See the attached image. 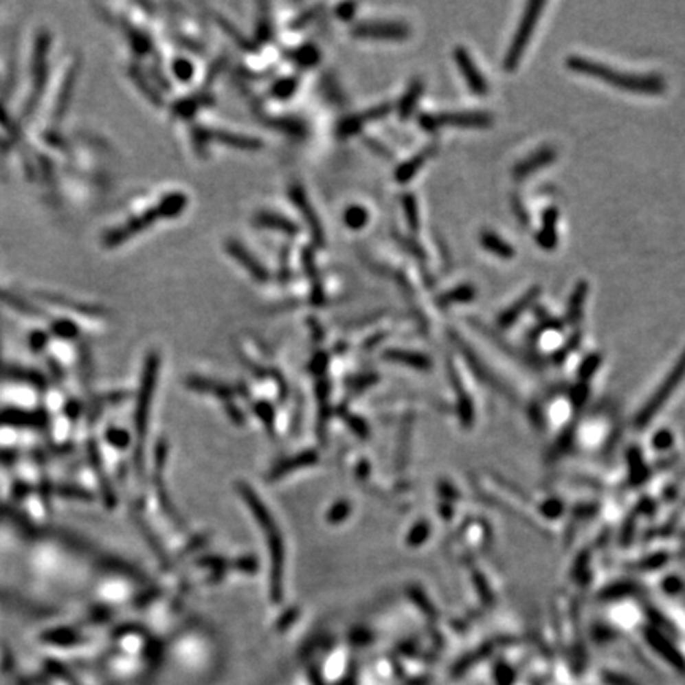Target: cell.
<instances>
[{"instance_id": "cell-40", "label": "cell", "mask_w": 685, "mask_h": 685, "mask_svg": "<svg viewBox=\"0 0 685 685\" xmlns=\"http://www.w3.org/2000/svg\"><path fill=\"white\" fill-rule=\"evenodd\" d=\"M223 67H224V59L216 60V63H214L213 65H211V69L208 70V74H207V76H208V78H207V83H208V85H210V83H213L216 76L219 75V71L223 70Z\"/></svg>"}, {"instance_id": "cell-16", "label": "cell", "mask_w": 685, "mask_h": 685, "mask_svg": "<svg viewBox=\"0 0 685 685\" xmlns=\"http://www.w3.org/2000/svg\"><path fill=\"white\" fill-rule=\"evenodd\" d=\"M252 221H254L257 227L281 232V234H284L287 236H295L298 232H300L298 225L293 223V221L286 218V216L275 213V211H267V210L257 211Z\"/></svg>"}, {"instance_id": "cell-41", "label": "cell", "mask_w": 685, "mask_h": 685, "mask_svg": "<svg viewBox=\"0 0 685 685\" xmlns=\"http://www.w3.org/2000/svg\"><path fill=\"white\" fill-rule=\"evenodd\" d=\"M513 207H514V211H516L519 221H522L524 224H527L528 223V214H527V211H525L522 202H519L517 199H514L513 200Z\"/></svg>"}, {"instance_id": "cell-7", "label": "cell", "mask_w": 685, "mask_h": 685, "mask_svg": "<svg viewBox=\"0 0 685 685\" xmlns=\"http://www.w3.org/2000/svg\"><path fill=\"white\" fill-rule=\"evenodd\" d=\"M394 110V105L389 104V102H384V104H378L368 110H363L357 113V115H351L343 117L341 121L338 122L337 133L339 138H349L357 135L363 131V127L370 124V122L384 120L390 115V111Z\"/></svg>"}, {"instance_id": "cell-13", "label": "cell", "mask_w": 685, "mask_h": 685, "mask_svg": "<svg viewBox=\"0 0 685 685\" xmlns=\"http://www.w3.org/2000/svg\"><path fill=\"white\" fill-rule=\"evenodd\" d=\"M539 295H541L539 286L530 287V289L527 292H524V295L519 297L511 306L502 311V314L498 316V326L502 328H509L511 326H514V324L517 322V319L537 303Z\"/></svg>"}, {"instance_id": "cell-33", "label": "cell", "mask_w": 685, "mask_h": 685, "mask_svg": "<svg viewBox=\"0 0 685 685\" xmlns=\"http://www.w3.org/2000/svg\"><path fill=\"white\" fill-rule=\"evenodd\" d=\"M172 71L175 78L181 83H189L194 78V64L184 58H177L172 64Z\"/></svg>"}, {"instance_id": "cell-6", "label": "cell", "mask_w": 685, "mask_h": 685, "mask_svg": "<svg viewBox=\"0 0 685 685\" xmlns=\"http://www.w3.org/2000/svg\"><path fill=\"white\" fill-rule=\"evenodd\" d=\"M162 219L161 210L157 208V205L154 208H148L143 213L133 216L132 219H128L126 224H122L121 227L113 229L111 232H108L105 235V245L108 248H115V246H120L127 241L132 236H135L137 234H142L148 227H151L153 224H156L157 221Z\"/></svg>"}, {"instance_id": "cell-28", "label": "cell", "mask_w": 685, "mask_h": 685, "mask_svg": "<svg viewBox=\"0 0 685 685\" xmlns=\"http://www.w3.org/2000/svg\"><path fill=\"white\" fill-rule=\"evenodd\" d=\"M401 208H403L406 224L411 232H417L420 229V216H419V205L414 194L406 192L401 195Z\"/></svg>"}, {"instance_id": "cell-27", "label": "cell", "mask_w": 685, "mask_h": 685, "mask_svg": "<svg viewBox=\"0 0 685 685\" xmlns=\"http://www.w3.org/2000/svg\"><path fill=\"white\" fill-rule=\"evenodd\" d=\"M289 58L300 69H311V67L317 65L319 60H321V51H319L317 46L308 43L291 51Z\"/></svg>"}, {"instance_id": "cell-30", "label": "cell", "mask_w": 685, "mask_h": 685, "mask_svg": "<svg viewBox=\"0 0 685 685\" xmlns=\"http://www.w3.org/2000/svg\"><path fill=\"white\" fill-rule=\"evenodd\" d=\"M298 83H300V81H298L297 76H286V78L275 81V85H273L270 89V94L278 100H287L295 94Z\"/></svg>"}, {"instance_id": "cell-18", "label": "cell", "mask_w": 685, "mask_h": 685, "mask_svg": "<svg viewBox=\"0 0 685 685\" xmlns=\"http://www.w3.org/2000/svg\"><path fill=\"white\" fill-rule=\"evenodd\" d=\"M587 295H589V282L584 280L576 282V286L573 287V291H571L568 297V303H566V319H568V322L573 324V326L581 322L582 314H584Z\"/></svg>"}, {"instance_id": "cell-36", "label": "cell", "mask_w": 685, "mask_h": 685, "mask_svg": "<svg viewBox=\"0 0 685 685\" xmlns=\"http://www.w3.org/2000/svg\"><path fill=\"white\" fill-rule=\"evenodd\" d=\"M395 238H396V243H398L405 251H408L411 256H414L417 260L425 262V259H427L425 251L419 243H417V241H414L413 238H409V236H403V235H398V234L395 235Z\"/></svg>"}, {"instance_id": "cell-34", "label": "cell", "mask_w": 685, "mask_h": 685, "mask_svg": "<svg viewBox=\"0 0 685 685\" xmlns=\"http://www.w3.org/2000/svg\"><path fill=\"white\" fill-rule=\"evenodd\" d=\"M273 35V27L269 13L262 12L259 19H257V27H256V40L254 42L257 45L260 43H269Z\"/></svg>"}, {"instance_id": "cell-35", "label": "cell", "mask_w": 685, "mask_h": 685, "mask_svg": "<svg viewBox=\"0 0 685 685\" xmlns=\"http://www.w3.org/2000/svg\"><path fill=\"white\" fill-rule=\"evenodd\" d=\"M322 5H314V7L311 8H308L305 10V12L298 14V16L293 19V21L291 23L289 27L292 30H300L303 27H306L308 24H311L313 21H316V19L321 16V12H322Z\"/></svg>"}, {"instance_id": "cell-20", "label": "cell", "mask_w": 685, "mask_h": 685, "mask_svg": "<svg viewBox=\"0 0 685 685\" xmlns=\"http://www.w3.org/2000/svg\"><path fill=\"white\" fill-rule=\"evenodd\" d=\"M214 104V97L208 94V92H199V94L189 96L186 99H181L177 104L173 105L172 111L173 116L181 117V120H190L195 113H197L199 108L208 106Z\"/></svg>"}, {"instance_id": "cell-19", "label": "cell", "mask_w": 685, "mask_h": 685, "mask_svg": "<svg viewBox=\"0 0 685 685\" xmlns=\"http://www.w3.org/2000/svg\"><path fill=\"white\" fill-rule=\"evenodd\" d=\"M479 243L486 251L491 252V254L499 257V259H513L516 256V251H514L513 245L508 243L506 240L502 238L495 232L484 229L481 234H479Z\"/></svg>"}, {"instance_id": "cell-12", "label": "cell", "mask_w": 685, "mask_h": 685, "mask_svg": "<svg viewBox=\"0 0 685 685\" xmlns=\"http://www.w3.org/2000/svg\"><path fill=\"white\" fill-rule=\"evenodd\" d=\"M436 151H438V145L436 143H431V145L425 146L424 149H420L419 153H416L414 156H411L408 161L401 162L394 172L395 181L400 183V184L409 183L411 179H413L416 175L420 172L422 167H424L427 164V161H430V159L435 156Z\"/></svg>"}, {"instance_id": "cell-21", "label": "cell", "mask_w": 685, "mask_h": 685, "mask_svg": "<svg viewBox=\"0 0 685 685\" xmlns=\"http://www.w3.org/2000/svg\"><path fill=\"white\" fill-rule=\"evenodd\" d=\"M422 94H424V81L420 78H414L408 85V87H406L405 94L401 96L398 106H396V111H398V117L401 121L409 120L413 116L417 102L420 100Z\"/></svg>"}, {"instance_id": "cell-14", "label": "cell", "mask_w": 685, "mask_h": 685, "mask_svg": "<svg viewBox=\"0 0 685 685\" xmlns=\"http://www.w3.org/2000/svg\"><path fill=\"white\" fill-rule=\"evenodd\" d=\"M559 218L560 213L555 207H548L543 211V214H541V227L537 234V243L539 245V248L546 251H552L557 248Z\"/></svg>"}, {"instance_id": "cell-22", "label": "cell", "mask_w": 685, "mask_h": 685, "mask_svg": "<svg viewBox=\"0 0 685 685\" xmlns=\"http://www.w3.org/2000/svg\"><path fill=\"white\" fill-rule=\"evenodd\" d=\"M211 18H213V21L219 25V29L223 30L225 35H229V38L234 40L235 45L240 46V48H243L246 53H256V51L259 49V45H257L254 40L245 37V35L241 34L240 30L229 21V19H225L223 14L213 12Z\"/></svg>"}, {"instance_id": "cell-25", "label": "cell", "mask_w": 685, "mask_h": 685, "mask_svg": "<svg viewBox=\"0 0 685 685\" xmlns=\"http://www.w3.org/2000/svg\"><path fill=\"white\" fill-rule=\"evenodd\" d=\"M131 76H132L133 83L137 85L138 89L143 92V96H145L146 99L149 100V104H153L154 106H157V108L164 106L162 94L156 89V86L153 85V81L149 80L148 75L143 74V71L140 69H137V67H132Z\"/></svg>"}, {"instance_id": "cell-10", "label": "cell", "mask_w": 685, "mask_h": 685, "mask_svg": "<svg viewBox=\"0 0 685 685\" xmlns=\"http://www.w3.org/2000/svg\"><path fill=\"white\" fill-rule=\"evenodd\" d=\"M224 248L232 259H234L236 264L243 267L246 273H249L257 282L270 281V273L267 270V267L262 264V262L257 259V257L252 254L243 243H240V241L235 238H229L225 240Z\"/></svg>"}, {"instance_id": "cell-37", "label": "cell", "mask_w": 685, "mask_h": 685, "mask_svg": "<svg viewBox=\"0 0 685 685\" xmlns=\"http://www.w3.org/2000/svg\"><path fill=\"white\" fill-rule=\"evenodd\" d=\"M192 138H194V146L197 149V153L202 156V154L207 153L208 145H210V128L205 127H194L192 128Z\"/></svg>"}, {"instance_id": "cell-32", "label": "cell", "mask_w": 685, "mask_h": 685, "mask_svg": "<svg viewBox=\"0 0 685 685\" xmlns=\"http://www.w3.org/2000/svg\"><path fill=\"white\" fill-rule=\"evenodd\" d=\"M385 357L396 360V362L409 363V365H413V367H417V368H427V367H430V360L427 359L424 354L409 352V351H388V352H385Z\"/></svg>"}, {"instance_id": "cell-5", "label": "cell", "mask_w": 685, "mask_h": 685, "mask_svg": "<svg viewBox=\"0 0 685 685\" xmlns=\"http://www.w3.org/2000/svg\"><path fill=\"white\" fill-rule=\"evenodd\" d=\"M352 37L376 42H403L411 35L408 24L398 21H363L351 29Z\"/></svg>"}, {"instance_id": "cell-31", "label": "cell", "mask_w": 685, "mask_h": 685, "mask_svg": "<svg viewBox=\"0 0 685 685\" xmlns=\"http://www.w3.org/2000/svg\"><path fill=\"white\" fill-rule=\"evenodd\" d=\"M126 32H127V37H128V40H131V45H132V48H133V51H135L137 56H142L143 58V56H146L149 51H151V48H153L151 40H149L148 35L143 34L142 30L131 27V25L127 24Z\"/></svg>"}, {"instance_id": "cell-23", "label": "cell", "mask_w": 685, "mask_h": 685, "mask_svg": "<svg viewBox=\"0 0 685 685\" xmlns=\"http://www.w3.org/2000/svg\"><path fill=\"white\" fill-rule=\"evenodd\" d=\"M476 298V287L471 284H460L452 287V289L442 292L436 298V303L440 306H451L456 303H470Z\"/></svg>"}, {"instance_id": "cell-29", "label": "cell", "mask_w": 685, "mask_h": 685, "mask_svg": "<svg viewBox=\"0 0 685 685\" xmlns=\"http://www.w3.org/2000/svg\"><path fill=\"white\" fill-rule=\"evenodd\" d=\"M343 219L346 227H349L351 230H362L365 225L368 224L370 213L367 211V208L360 207V205H352V207H349L346 208V211H344Z\"/></svg>"}, {"instance_id": "cell-38", "label": "cell", "mask_w": 685, "mask_h": 685, "mask_svg": "<svg viewBox=\"0 0 685 685\" xmlns=\"http://www.w3.org/2000/svg\"><path fill=\"white\" fill-rule=\"evenodd\" d=\"M363 143H365V146H368L370 149H372L376 156H379L383 159H392L394 157V153L390 151V149L385 146L384 143H381L379 140H376V138H373V137H365Z\"/></svg>"}, {"instance_id": "cell-39", "label": "cell", "mask_w": 685, "mask_h": 685, "mask_svg": "<svg viewBox=\"0 0 685 685\" xmlns=\"http://www.w3.org/2000/svg\"><path fill=\"white\" fill-rule=\"evenodd\" d=\"M355 12H357V5L355 3H339L337 8H335V14L339 21H351L355 16Z\"/></svg>"}, {"instance_id": "cell-3", "label": "cell", "mask_w": 685, "mask_h": 685, "mask_svg": "<svg viewBox=\"0 0 685 685\" xmlns=\"http://www.w3.org/2000/svg\"><path fill=\"white\" fill-rule=\"evenodd\" d=\"M493 116L491 111L467 110L447 113H424L419 116V124L427 132H436L442 127L460 128H486L492 126Z\"/></svg>"}, {"instance_id": "cell-15", "label": "cell", "mask_w": 685, "mask_h": 685, "mask_svg": "<svg viewBox=\"0 0 685 685\" xmlns=\"http://www.w3.org/2000/svg\"><path fill=\"white\" fill-rule=\"evenodd\" d=\"M302 262L303 269H305L306 276L310 278V289H311V303L314 306H322L326 303V292H324V284L321 273H319L316 256L311 248H305L302 251Z\"/></svg>"}, {"instance_id": "cell-26", "label": "cell", "mask_w": 685, "mask_h": 685, "mask_svg": "<svg viewBox=\"0 0 685 685\" xmlns=\"http://www.w3.org/2000/svg\"><path fill=\"white\" fill-rule=\"evenodd\" d=\"M264 124L269 126L270 128H275L278 132L287 133V135L292 137H305L306 135V127L302 121L293 120V117H264Z\"/></svg>"}, {"instance_id": "cell-8", "label": "cell", "mask_w": 685, "mask_h": 685, "mask_svg": "<svg viewBox=\"0 0 685 685\" xmlns=\"http://www.w3.org/2000/svg\"><path fill=\"white\" fill-rule=\"evenodd\" d=\"M289 197L295 205V208L298 210V213L302 214V218L305 219V223L310 227V234L313 236V241L317 245V248H324L326 246V234H324V227L321 219L314 210L313 203L308 199V195L305 192L300 184H292L289 188Z\"/></svg>"}, {"instance_id": "cell-17", "label": "cell", "mask_w": 685, "mask_h": 685, "mask_svg": "<svg viewBox=\"0 0 685 685\" xmlns=\"http://www.w3.org/2000/svg\"><path fill=\"white\" fill-rule=\"evenodd\" d=\"M210 142H216L219 145L234 149H241V151H257V149L264 146V143L259 138L229 131H210Z\"/></svg>"}, {"instance_id": "cell-11", "label": "cell", "mask_w": 685, "mask_h": 685, "mask_svg": "<svg viewBox=\"0 0 685 685\" xmlns=\"http://www.w3.org/2000/svg\"><path fill=\"white\" fill-rule=\"evenodd\" d=\"M555 157H557V151H555L554 146H541L514 166L513 177L516 181H522V179L528 178L530 175L539 172L541 168L550 166L555 161Z\"/></svg>"}, {"instance_id": "cell-1", "label": "cell", "mask_w": 685, "mask_h": 685, "mask_svg": "<svg viewBox=\"0 0 685 685\" xmlns=\"http://www.w3.org/2000/svg\"><path fill=\"white\" fill-rule=\"evenodd\" d=\"M566 69L576 74L587 75L590 78L600 80L603 83L611 85L617 89L631 92L638 96H662L666 91V80L658 74H631L607 67L600 60H594L584 56H568L565 59Z\"/></svg>"}, {"instance_id": "cell-9", "label": "cell", "mask_w": 685, "mask_h": 685, "mask_svg": "<svg viewBox=\"0 0 685 685\" xmlns=\"http://www.w3.org/2000/svg\"><path fill=\"white\" fill-rule=\"evenodd\" d=\"M452 56H454L458 70H460L463 80H465L467 86L470 87L473 94L479 97L487 96L491 87H489L486 76H484L482 71L478 69L475 59L471 58V54L468 53L467 48H463V46H456Z\"/></svg>"}, {"instance_id": "cell-2", "label": "cell", "mask_w": 685, "mask_h": 685, "mask_svg": "<svg viewBox=\"0 0 685 685\" xmlns=\"http://www.w3.org/2000/svg\"><path fill=\"white\" fill-rule=\"evenodd\" d=\"M546 7V3L543 0H532V2L527 3V7L524 10L522 19L519 21V25L514 32L513 42L509 45V48L506 51L503 58V69L506 71H514L519 67L520 60L524 58L525 49L530 43V38L537 29V24L541 18V13H543V8Z\"/></svg>"}, {"instance_id": "cell-4", "label": "cell", "mask_w": 685, "mask_h": 685, "mask_svg": "<svg viewBox=\"0 0 685 685\" xmlns=\"http://www.w3.org/2000/svg\"><path fill=\"white\" fill-rule=\"evenodd\" d=\"M684 378H685V349L681 354V357L677 359V362L673 367L671 372H669L666 378H664L663 384L655 390L652 398L649 400L646 406L640 411L636 419L638 427H646L649 422L653 419V416L663 408V405L669 400V396L673 395L674 390L679 388V384L682 383Z\"/></svg>"}, {"instance_id": "cell-24", "label": "cell", "mask_w": 685, "mask_h": 685, "mask_svg": "<svg viewBox=\"0 0 685 685\" xmlns=\"http://www.w3.org/2000/svg\"><path fill=\"white\" fill-rule=\"evenodd\" d=\"M189 199L184 192H172L164 197L157 203V208L161 210L162 219H175L188 208Z\"/></svg>"}]
</instances>
